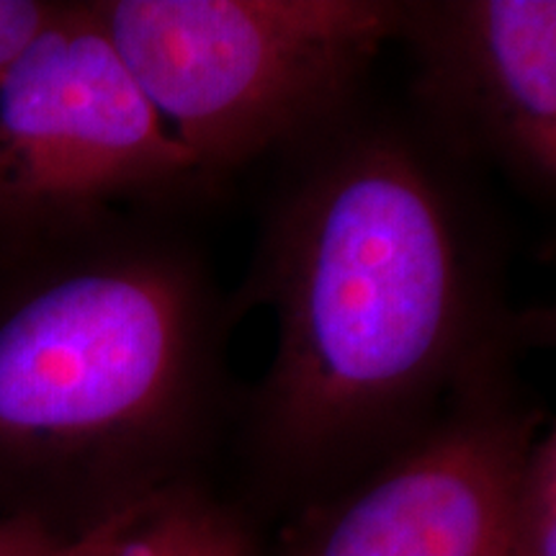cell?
Listing matches in <instances>:
<instances>
[{"label": "cell", "mask_w": 556, "mask_h": 556, "mask_svg": "<svg viewBox=\"0 0 556 556\" xmlns=\"http://www.w3.org/2000/svg\"><path fill=\"white\" fill-rule=\"evenodd\" d=\"M409 114L467 168L528 197L556 189L554 0H402Z\"/></svg>", "instance_id": "cell-6"}, {"label": "cell", "mask_w": 556, "mask_h": 556, "mask_svg": "<svg viewBox=\"0 0 556 556\" xmlns=\"http://www.w3.org/2000/svg\"><path fill=\"white\" fill-rule=\"evenodd\" d=\"M58 0H0V73L50 18Z\"/></svg>", "instance_id": "cell-9"}, {"label": "cell", "mask_w": 556, "mask_h": 556, "mask_svg": "<svg viewBox=\"0 0 556 556\" xmlns=\"http://www.w3.org/2000/svg\"><path fill=\"white\" fill-rule=\"evenodd\" d=\"M65 541L26 520L0 516V556H58Z\"/></svg>", "instance_id": "cell-10"}, {"label": "cell", "mask_w": 556, "mask_h": 556, "mask_svg": "<svg viewBox=\"0 0 556 556\" xmlns=\"http://www.w3.org/2000/svg\"><path fill=\"white\" fill-rule=\"evenodd\" d=\"M111 45L90 0H58L0 73V229L217 197Z\"/></svg>", "instance_id": "cell-4"}, {"label": "cell", "mask_w": 556, "mask_h": 556, "mask_svg": "<svg viewBox=\"0 0 556 556\" xmlns=\"http://www.w3.org/2000/svg\"><path fill=\"white\" fill-rule=\"evenodd\" d=\"M184 208L0 229V516L73 541L235 422L229 294Z\"/></svg>", "instance_id": "cell-2"}, {"label": "cell", "mask_w": 556, "mask_h": 556, "mask_svg": "<svg viewBox=\"0 0 556 556\" xmlns=\"http://www.w3.org/2000/svg\"><path fill=\"white\" fill-rule=\"evenodd\" d=\"M544 428L518 366L490 374L413 443L312 507L283 556H505L520 475Z\"/></svg>", "instance_id": "cell-5"}, {"label": "cell", "mask_w": 556, "mask_h": 556, "mask_svg": "<svg viewBox=\"0 0 556 556\" xmlns=\"http://www.w3.org/2000/svg\"><path fill=\"white\" fill-rule=\"evenodd\" d=\"M274 163L229 309H270L276 351L258 384L240 389L235 426L278 479H361L464 389L518 366L552 319L513 307L482 173L407 109L368 96Z\"/></svg>", "instance_id": "cell-1"}, {"label": "cell", "mask_w": 556, "mask_h": 556, "mask_svg": "<svg viewBox=\"0 0 556 556\" xmlns=\"http://www.w3.org/2000/svg\"><path fill=\"white\" fill-rule=\"evenodd\" d=\"M111 45L214 189L368 99L402 0H90Z\"/></svg>", "instance_id": "cell-3"}, {"label": "cell", "mask_w": 556, "mask_h": 556, "mask_svg": "<svg viewBox=\"0 0 556 556\" xmlns=\"http://www.w3.org/2000/svg\"><path fill=\"white\" fill-rule=\"evenodd\" d=\"M505 556H556V433L548 426L528 451L520 475Z\"/></svg>", "instance_id": "cell-8"}, {"label": "cell", "mask_w": 556, "mask_h": 556, "mask_svg": "<svg viewBox=\"0 0 556 556\" xmlns=\"http://www.w3.org/2000/svg\"><path fill=\"white\" fill-rule=\"evenodd\" d=\"M58 556H258V548L232 510L184 482L111 513Z\"/></svg>", "instance_id": "cell-7"}]
</instances>
